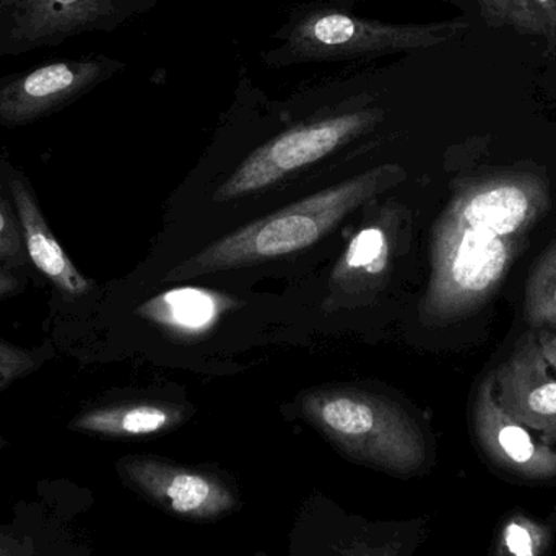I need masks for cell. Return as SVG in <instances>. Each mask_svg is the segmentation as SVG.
Instances as JSON below:
<instances>
[{
    "label": "cell",
    "mask_w": 556,
    "mask_h": 556,
    "mask_svg": "<svg viewBox=\"0 0 556 556\" xmlns=\"http://www.w3.org/2000/svg\"><path fill=\"white\" fill-rule=\"evenodd\" d=\"M548 207L551 188L538 173H496L459 186L434 225L425 323H453L485 304Z\"/></svg>",
    "instance_id": "obj_1"
},
{
    "label": "cell",
    "mask_w": 556,
    "mask_h": 556,
    "mask_svg": "<svg viewBox=\"0 0 556 556\" xmlns=\"http://www.w3.org/2000/svg\"><path fill=\"white\" fill-rule=\"evenodd\" d=\"M404 178L397 166H379L267 215L215 241L185 261L166 280H185L250 266L306 250L326 237L350 212Z\"/></svg>",
    "instance_id": "obj_2"
},
{
    "label": "cell",
    "mask_w": 556,
    "mask_h": 556,
    "mask_svg": "<svg viewBox=\"0 0 556 556\" xmlns=\"http://www.w3.org/2000/svg\"><path fill=\"white\" fill-rule=\"evenodd\" d=\"M303 417L355 463L397 477L421 472L427 441L395 402L355 389H319L301 397Z\"/></svg>",
    "instance_id": "obj_3"
},
{
    "label": "cell",
    "mask_w": 556,
    "mask_h": 556,
    "mask_svg": "<svg viewBox=\"0 0 556 556\" xmlns=\"http://www.w3.org/2000/svg\"><path fill=\"white\" fill-rule=\"evenodd\" d=\"M466 29L469 23L463 20L394 25L340 10L314 9L301 13L285 28L281 45L266 55V61L290 65L412 52L450 41Z\"/></svg>",
    "instance_id": "obj_4"
},
{
    "label": "cell",
    "mask_w": 556,
    "mask_h": 556,
    "mask_svg": "<svg viewBox=\"0 0 556 556\" xmlns=\"http://www.w3.org/2000/svg\"><path fill=\"white\" fill-rule=\"evenodd\" d=\"M150 0H0V58L59 48L85 33H110Z\"/></svg>",
    "instance_id": "obj_5"
},
{
    "label": "cell",
    "mask_w": 556,
    "mask_h": 556,
    "mask_svg": "<svg viewBox=\"0 0 556 556\" xmlns=\"http://www.w3.org/2000/svg\"><path fill=\"white\" fill-rule=\"evenodd\" d=\"M116 470L127 489L181 521H220L241 508L235 483L214 469L126 456L117 460Z\"/></svg>",
    "instance_id": "obj_6"
},
{
    "label": "cell",
    "mask_w": 556,
    "mask_h": 556,
    "mask_svg": "<svg viewBox=\"0 0 556 556\" xmlns=\"http://www.w3.org/2000/svg\"><path fill=\"white\" fill-rule=\"evenodd\" d=\"M378 119V111H355L287 130L251 153L218 189L215 201H231L269 188L290 173L319 162L362 136Z\"/></svg>",
    "instance_id": "obj_7"
},
{
    "label": "cell",
    "mask_w": 556,
    "mask_h": 556,
    "mask_svg": "<svg viewBox=\"0 0 556 556\" xmlns=\"http://www.w3.org/2000/svg\"><path fill=\"white\" fill-rule=\"evenodd\" d=\"M106 54H85L42 62L0 77V127L18 129L77 103L98 85L123 71Z\"/></svg>",
    "instance_id": "obj_8"
},
{
    "label": "cell",
    "mask_w": 556,
    "mask_h": 556,
    "mask_svg": "<svg viewBox=\"0 0 556 556\" xmlns=\"http://www.w3.org/2000/svg\"><path fill=\"white\" fill-rule=\"evenodd\" d=\"M552 369L539 337L528 332L493 372L500 407L522 427L541 433L547 446L556 443V378Z\"/></svg>",
    "instance_id": "obj_9"
},
{
    "label": "cell",
    "mask_w": 556,
    "mask_h": 556,
    "mask_svg": "<svg viewBox=\"0 0 556 556\" xmlns=\"http://www.w3.org/2000/svg\"><path fill=\"white\" fill-rule=\"evenodd\" d=\"M473 428L483 453L500 469L526 480L556 477V451L538 443L495 397L493 372L483 379L473 405Z\"/></svg>",
    "instance_id": "obj_10"
},
{
    "label": "cell",
    "mask_w": 556,
    "mask_h": 556,
    "mask_svg": "<svg viewBox=\"0 0 556 556\" xmlns=\"http://www.w3.org/2000/svg\"><path fill=\"white\" fill-rule=\"evenodd\" d=\"M0 178L18 214L29 266L67 300L90 293L93 281L77 269L52 233L28 176L9 159H0Z\"/></svg>",
    "instance_id": "obj_11"
},
{
    "label": "cell",
    "mask_w": 556,
    "mask_h": 556,
    "mask_svg": "<svg viewBox=\"0 0 556 556\" xmlns=\"http://www.w3.org/2000/svg\"><path fill=\"white\" fill-rule=\"evenodd\" d=\"M186 412L165 402H114L91 405L78 412L67 430L110 440H139L155 437L179 427Z\"/></svg>",
    "instance_id": "obj_12"
},
{
    "label": "cell",
    "mask_w": 556,
    "mask_h": 556,
    "mask_svg": "<svg viewBox=\"0 0 556 556\" xmlns=\"http://www.w3.org/2000/svg\"><path fill=\"white\" fill-rule=\"evenodd\" d=\"M225 298L204 288H176L147 301L140 316L179 333L198 336L211 329L225 311Z\"/></svg>",
    "instance_id": "obj_13"
},
{
    "label": "cell",
    "mask_w": 556,
    "mask_h": 556,
    "mask_svg": "<svg viewBox=\"0 0 556 556\" xmlns=\"http://www.w3.org/2000/svg\"><path fill=\"white\" fill-rule=\"evenodd\" d=\"M525 309L532 327L556 326V241L539 257L529 276Z\"/></svg>",
    "instance_id": "obj_14"
},
{
    "label": "cell",
    "mask_w": 556,
    "mask_h": 556,
    "mask_svg": "<svg viewBox=\"0 0 556 556\" xmlns=\"http://www.w3.org/2000/svg\"><path fill=\"white\" fill-rule=\"evenodd\" d=\"M480 15L496 26H509L525 35L545 36L547 26L532 0H467Z\"/></svg>",
    "instance_id": "obj_15"
},
{
    "label": "cell",
    "mask_w": 556,
    "mask_h": 556,
    "mask_svg": "<svg viewBox=\"0 0 556 556\" xmlns=\"http://www.w3.org/2000/svg\"><path fill=\"white\" fill-rule=\"evenodd\" d=\"M0 264L31 276L18 214L2 178H0Z\"/></svg>",
    "instance_id": "obj_16"
},
{
    "label": "cell",
    "mask_w": 556,
    "mask_h": 556,
    "mask_svg": "<svg viewBox=\"0 0 556 556\" xmlns=\"http://www.w3.org/2000/svg\"><path fill=\"white\" fill-rule=\"evenodd\" d=\"M388 238L381 228H365L359 231L343 257L342 269L355 273L363 270L368 274H379L388 263Z\"/></svg>",
    "instance_id": "obj_17"
},
{
    "label": "cell",
    "mask_w": 556,
    "mask_h": 556,
    "mask_svg": "<svg viewBox=\"0 0 556 556\" xmlns=\"http://www.w3.org/2000/svg\"><path fill=\"white\" fill-rule=\"evenodd\" d=\"M51 352L41 349H25L0 337V395L20 379L38 371Z\"/></svg>",
    "instance_id": "obj_18"
},
{
    "label": "cell",
    "mask_w": 556,
    "mask_h": 556,
    "mask_svg": "<svg viewBox=\"0 0 556 556\" xmlns=\"http://www.w3.org/2000/svg\"><path fill=\"white\" fill-rule=\"evenodd\" d=\"M544 542V529L525 518L513 519L503 534V548L508 556H538Z\"/></svg>",
    "instance_id": "obj_19"
},
{
    "label": "cell",
    "mask_w": 556,
    "mask_h": 556,
    "mask_svg": "<svg viewBox=\"0 0 556 556\" xmlns=\"http://www.w3.org/2000/svg\"><path fill=\"white\" fill-rule=\"evenodd\" d=\"M343 556H407V545L402 542H362L353 545Z\"/></svg>",
    "instance_id": "obj_20"
},
{
    "label": "cell",
    "mask_w": 556,
    "mask_h": 556,
    "mask_svg": "<svg viewBox=\"0 0 556 556\" xmlns=\"http://www.w3.org/2000/svg\"><path fill=\"white\" fill-rule=\"evenodd\" d=\"M0 556H39L29 538H20L15 532L0 528Z\"/></svg>",
    "instance_id": "obj_21"
},
{
    "label": "cell",
    "mask_w": 556,
    "mask_h": 556,
    "mask_svg": "<svg viewBox=\"0 0 556 556\" xmlns=\"http://www.w3.org/2000/svg\"><path fill=\"white\" fill-rule=\"evenodd\" d=\"M28 274L0 264V301L22 294L28 287Z\"/></svg>",
    "instance_id": "obj_22"
},
{
    "label": "cell",
    "mask_w": 556,
    "mask_h": 556,
    "mask_svg": "<svg viewBox=\"0 0 556 556\" xmlns=\"http://www.w3.org/2000/svg\"><path fill=\"white\" fill-rule=\"evenodd\" d=\"M547 26L548 48L556 49V0H532Z\"/></svg>",
    "instance_id": "obj_23"
},
{
    "label": "cell",
    "mask_w": 556,
    "mask_h": 556,
    "mask_svg": "<svg viewBox=\"0 0 556 556\" xmlns=\"http://www.w3.org/2000/svg\"><path fill=\"white\" fill-rule=\"evenodd\" d=\"M539 342H541L542 350H544L545 358H547V362L551 363L552 368H554V371L556 372V336H555V333L547 332V330H544V332H541V336H539Z\"/></svg>",
    "instance_id": "obj_24"
},
{
    "label": "cell",
    "mask_w": 556,
    "mask_h": 556,
    "mask_svg": "<svg viewBox=\"0 0 556 556\" xmlns=\"http://www.w3.org/2000/svg\"><path fill=\"white\" fill-rule=\"evenodd\" d=\"M5 447H9V441L0 434V451L5 450Z\"/></svg>",
    "instance_id": "obj_25"
},
{
    "label": "cell",
    "mask_w": 556,
    "mask_h": 556,
    "mask_svg": "<svg viewBox=\"0 0 556 556\" xmlns=\"http://www.w3.org/2000/svg\"><path fill=\"white\" fill-rule=\"evenodd\" d=\"M254 556H266V555H264V554H257V555H254Z\"/></svg>",
    "instance_id": "obj_26"
}]
</instances>
